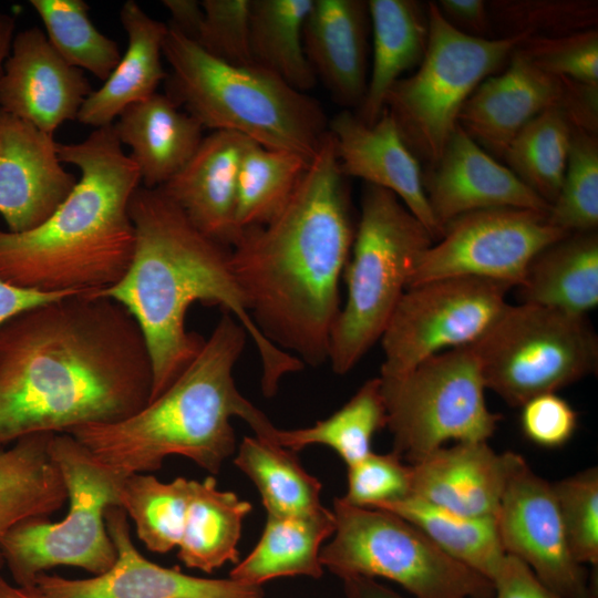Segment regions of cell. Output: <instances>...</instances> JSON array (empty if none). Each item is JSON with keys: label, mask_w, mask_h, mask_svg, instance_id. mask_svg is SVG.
<instances>
[{"label": "cell", "mask_w": 598, "mask_h": 598, "mask_svg": "<svg viewBox=\"0 0 598 598\" xmlns=\"http://www.w3.org/2000/svg\"><path fill=\"white\" fill-rule=\"evenodd\" d=\"M152 364L120 303L91 291L54 299L0 326V447L123 420L150 401Z\"/></svg>", "instance_id": "6da1fadb"}, {"label": "cell", "mask_w": 598, "mask_h": 598, "mask_svg": "<svg viewBox=\"0 0 598 598\" xmlns=\"http://www.w3.org/2000/svg\"><path fill=\"white\" fill-rule=\"evenodd\" d=\"M333 137L327 132L285 208L243 229L230 262L249 316L275 346L303 364L328 361L341 309L339 282L355 228Z\"/></svg>", "instance_id": "7a4b0ae2"}, {"label": "cell", "mask_w": 598, "mask_h": 598, "mask_svg": "<svg viewBox=\"0 0 598 598\" xmlns=\"http://www.w3.org/2000/svg\"><path fill=\"white\" fill-rule=\"evenodd\" d=\"M128 212L135 229L130 267L115 285L91 292L120 303L136 321L151 358L150 401L181 375L205 342L186 329V315L195 302L219 306L244 327L259 354L265 396L277 393L283 377L303 369L251 320L229 247L199 231L161 188L138 186Z\"/></svg>", "instance_id": "3957f363"}, {"label": "cell", "mask_w": 598, "mask_h": 598, "mask_svg": "<svg viewBox=\"0 0 598 598\" xmlns=\"http://www.w3.org/2000/svg\"><path fill=\"white\" fill-rule=\"evenodd\" d=\"M62 163L80 171L71 194L40 226L0 229V278L43 293L86 292L115 285L130 267L135 229L128 212L137 166L113 124L79 143H56Z\"/></svg>", "instance_id": "277c9868"}, {"label": "cell", "mask_w": 598, "mask_h": 598, "mask_svg": "<svg viewBox=\"0 0 598 598\" xmlns=\"http://www.w3.org/2000/svg\"><path fill=\"white\" fill-rule=\"evenodd\" d=\"M247 337L240 322L223 311L195 359L162 394L123 420L66 434L123 478L158 471L173 455L218 474L237 448L234 417L246 421L256 436L275 442L277 427L235 383L234 368Z\"/></svg>", "instance_id": "5b68a950"}, {"label": "cell", "mask_w": 598, "mask_h": 598, "mask_svg": "<svg viewBox=\"0 0 598 598\" xmlns=\"http://www.w3.org/2000/svg\"><path fill=\"white\" fill-rule=\"evenodd\" d=\"M163 55L171 66L166 95L203 127L236 132L308 161L317 153L328 121L313 97L256 64L221 62L169 25Z\"/></svg>", "instance_id": "8992f818"}, {"label": "cell", "mask_w": 598, "mask_h": 598, "mask_svg": "<svg viewBox=\"0 0 598 598\" xmlns=\"http://www.w3.org/2000/svg\"><path fill=\"white\" fill-rule=\"evenodd\" d=\"M433 243L425 226L392 192L364 185L342 277L347 300L329 343L328 361L334 373H348L381 339L421 255Z\"/></svg>", "instance_id": "52a82bcc"}, {"label": "cell", "mask_w": 598, "mask_h": 598, "mask_svg": "<svg viewBox=\"0 0 598 598\" xmlns=\"http://www.w3.org/2000/svg\"><path fill=\"white\" fill-rule=\"evenodd\" d=\"M49 446L65 486L68 513L58 522L25 519L11 528L0 546L14 584L24 588L33 587L41 574L54 567H75L95 576L116 559L105 515L118 507L124 478L71 434L52 435Z\"/></svg>", "instance_id": "ba28073f"}, {"label": "cell", "mask_w": 598, "mask_h": 598, "mask_svg": "<svg viewBox=\"0 0 598 598\" xmlns=\"http://www.w3.org/2000/svg\"><path fill=\"white\" fill-rule=\"evenodd\" d=\"M334 532L320 550L323 568L338 576L384 578L412 598H493V582L440 549L420 528L381 508L342 496L332 504Z\"/></svg>", "instance_id": "9c48e42d"}, {"label": "cell", "mask_w": 598, "mask_h": 598, "mask_svg": "<svg viewBox=\"0 0 598 598\" xmlns=\"http://www.w3.org/2000/svg\"><path fill=\"white\" fill-rule=\"evenodd\" d=\"M426 7L425 54L412 75L401 78L391 87L384 110L417 161L431 167L458 125L466 100L527 37H471L450 24L435 2Z\"/></svg>", "instance_id": "30bf717a"}, {"label": "cell", "mask_w": 598, "mask_h": 598, "mask_svg": "<svg viewBox=\"0 0 598 598\" xmlns=\"http://www.w3.org/2000/svg\"><path fill=\"white\" fill-rule=\"evenodd\" d=\"M470 346L485 388L515 408L556 393L598 364V338L586 316L527 302L507 303Z\"/></svg>", "instance_id": "8fae6325"}, {"label": "cell", "mask_w": 598, "mask_h": 598, "mask_svg": "<svg viewBox=\"0 0 598 598\" xmlns=\"http://www.w3.org/2000/svg\"><path fill=\"white\" fill-rule=\"evenodd\" d=\"M380 379L393 452L409 464L451 440L487 441L501 419L487 408L471 346L442 351L401 375Z\"/></svg>", "instance_id": "7c38bea8"}, {"label": "cell", "mask_w": 598, "mask_h": 598, "mask_svg": "<svg viewBox=\"0 0 598 598\" xmlns=\"http://www.w3.org/2000/svg\"><path fill=\"white\" fill-rule=\"evenodd\" d=\"M512 287L476 277H446L406 288L381 337L380 377L401 375L442 351L470 346L508 303Z\"/></svg>", "instance_id": "4fadbf2b"}, {"label": "cell", "mask_w": 598, "mask_h": 598, "mask_svg": "<svg viewBox=\"0 0 598 598\" xmlns=\"http://www.w3.org/2000/svg\"><path fill=\"white\" fill-rule=\"evenodd\" d=\"M568 233L548 213L495 207L448 221L420 257L409 286L446 277H476L518 287L532 260Z\"/></svg>", "instance_id": "5bb4252c"}, {"label": "cell", "mask_w": 598, "mask_h": 598, "mask_svg": "<svg viewBox=\"0 0 598 598\" xmlns=\"http://www.w3.org/2000/svg\"><path fill=\"white\" fill-rule=\"evenodd\" d=\"M505 554L526 564L563 598H597L586 567L571 555L553 484L516 454L495 515Z\"/></svg>", "instance_id": "9a60e30c"}, {"label": "cell", "mask_w": 598, "mask_h": 598, "mask_svg": "<svg viewBox=\"0 0 598 598\" xmlns=\"http://www.w3.org/2000/svg\"><path fill=\"white\" fill-rule=\"evenodd\" d=\"M116 559L103 574L82 579L41 574L32 588L42 598H265L262 586L184 574L148 560L135 546L120 507L105 515Z\"/></svg>", "instance_id": "2e32d148"}, {"label": "cell", "mask_w": 598, "mask_h": 598, "mask_svg": "<svg viewBox=\"0 0 598 598\" xmlns=\"http://www.w3.org/2000/svg\"><path fill=\"white\" fill-rule=\"evenodd\" d=\"M53 134L0 107V215L11 233L44 223L75 187Z\"/></svg>", "instance_id": "e0dca14e"}, {"label": "cell", "mask_w": 598, "mask_h": 598, "mask_svg": "<svg viewBox=\"0 0 598 598\" xmlns=\"http://www.w3.org/2000/svg\"><path fill=\"white\" fill-rule=\"evenodd\" d=\"M92 87L83 70L70 65L38 27L13 35L0 74V107L54 134L78 120Z\"/></svg>", "instance_id": "ac0fdd59"}, {"label": "cell", "mask_w": 598, "mask_h": 598, "mask_svg": "<svg viewBox=\"0 0 598 598\" xmlns=\"http://www.w3.org/2000/svg\"><path fill=\"white\" fill-rule=\"evenodd\" d=\"M423 186L440 227L475 210L495 207L548 213L550 205L457 125L437 162L423 174Z\"/></svg>", "instance_id": "d6986e66"}, {"label": "cell", "mask_w": 598, "mask_h": 598, "mask_svg": "<svg viewBox=\"0 0 598 598\" xmlns=\"http://www.w3.org/2000/svg\"><path fill=\"white\" fill-rule=\"evenodd\" d=\"M339 167L355 177L392 192L425 226L434 241L443 234L430 208L420 162L403 141L386 110L373 124L346 109L329 123Z\"/></svg>", "instance_id": "ffe728a7"}, {"label": "cell", "mask_w": 598, "mask_h": 598, "mask_svg": "<svg viewBox=\"0 0 598 598\" xmlns=\"http://www.w3.org/2000/svg\"><path fill=\"white\" fill-rule=\"evenodd\" d=\"M563 79L537 69L515 50L505 71L485 79L462 106L457 124L483 150L502 158L534 117L559 106Z\"/></svg>", "instance_id": "44dd1931"}, {"label": "cell", "mask_w": 598, "mask_h": 598, "mask_svg": "<svg viewBox=\"0 0 598 598\" xmlns=\"http://www.w3.org/2000/svg\"><path fill=\"white\" fill-rule=\"evenodd\" d=\"M516 453H496L487 441L439 447L412 467L411 496L475 517H495Z\"/></svg>", "instance_id": "7402d4cb"}, {"label": "cell", "mask_w": 598, "mask_h": 598, "mask_svg": "<svg viewBox=\"0 0 598 598\" xmlns=\"http://www.w3.org/2000/svg\"><path fill=\"white\" fill-rule=\"evenodd\" d=\"M247 140L236 132L213 131L187 164L158 187L199 231L229 248L239 235L237 177Z\"/></svg>", "instance_id": "603a6c76"}, {"label": "cell", "mask_w": 598, "mask_h": 598, "mask_svg": "<svg viewBox=\"0 0 598 598\" xmlns=\"http://www.w3.org/2000/svg\"><path fill=\"white\" fill-rule=\"evenodd\" d=\"M368 2L312 0L303 24L309 64L336 103L357 107L368 87Z\"/></svg>", "instance_id": "cb8c5ba5"}, {"label": "cell", "mask_w": 598, "mask_h": 598, "mask_svg": "<svg viewBox=\"0 0 598 598\" xmlns=\"http://www.w3.org/2000/svg\"><path fill=\"white\" fill-rule=\"evenodd\" d=\"M113 128L121 144L131 147L128 156L146 188L162 187L173 178L204 138L202 124L157 92L127 106Z\"/></svg>", "instance_id": "d4e9b609"}, {"label": "cell", "mask_w": 598, "mask_h": 598, "mask_svg": "<svg viewBox=\"0 0 598 598\" xmlns=\"http://www.w3.org/2000/svg\"><path fill=\"white\" fill-rule=\"evenodd\" d=\"M120 20L127 35V48L102 86L83 102L78 121L94 128L112 125L131 104L154 93L166 79L163 42L168 25L151 18L133 0L123 3Z\"/></svg>", "instance_id": "484cf974"}, {"label": "cell", "mask_w": 598, "mask_h": 598, "mask_svg": "<svg viewBox=\"0 0 598 598\" xmlns=\"http://www.w3.org/2000/svg\"><path fill=\"white\" fill-rule=\"evenodd\" d=\"M373 38L372 66L363 102L355 113L364 123H375L385 109V97L404 72L419 65L429 38L427 7L414 0H370Z\"/></svg>", "instance_id": "4316f807"}, {"label": "cell", "mask_w": 598, "mask_h": 598, "mask_svg": "<svg viewBox=\"0 0 598 598\" xmlns=\"http://www.w3.org/2000/svg\"><path fill=\"white\" fill-rule=\"evenodd\" d=\"M333 532L332 511L324 506L302 515H267L258 543L229 577L256 586L282 577L318 579L323 575L320 550Z\"/></svg>", "instance_id": "83f0119b"}, {"label": "cell", "mask_w": 598, "mask_h": 598, "mask_svg": "<svg viewBox=\"0 0 598 598\" xmlns=\"http://www.w3.org/2000/svg\"><path fill=\"white\" fill-rule=\"evenodd\" d=\"M518 288L522 302L586 316L598 305L597 231L568 234L547 246Z\"/></svg>", "instance_id": "f1b7e54d"}, {"label": "cell", "mask_w": 598, "mask_h": 598, "mask_svg": "<svg viewBox=\"0 0 598 598\" xmlns=\"http://www.w3.org/2000/svg\"><path fill=\"white\" fill-rule=\"evenodd\" d=\"M52 435L33 434L0 447V546L17 524L49 518L66 503L65 486L50 453Z\"/></svg>", "instance_id": "f546056e"}, {"label": "cell", "mask_w": 598, "mask_h": 598, "mask_svg": "<svg viewBox=\"0 0 598 598\" xmlns=\"http://www.w3.org/2000/svg\"><path fill=\"white\" fill-rule=\"evenodd\" d=\"M251 508L234 492L219 489L212 475L202 482L192 480L178 559L206 574L226 563L237 564L243 522Z\"/></svg>", "instance_id": "4dcf8cb0"}, {"label": "cell", "mask_w": 598, "mask_h": 598, "mask_svg": "<svg viewBox=\"0 0 598 598\" xmlns=\"http://www.w3.org/2000/svg\"><path fill=\"white\" fill-rule=\"evenodd\" d=\"M312 0H250L249 44L252 64L306 92L317 76L303 49V24Z\"/></svg>", "instance_id": "1f68e13d"}, {"label": "cell", "mask_w": 598, "mask_h": 598, "mask_svg": "<svg viewBox=\"0 0 598 598\" xmlns=\"http://www.w3.org/2000/svg\"><path fill=\"white\" fill-rule=\"evenodd\" d=\"M381 509L402 516L446 555L491 581L505 558L494 517L461 515L414 496Z\"/></svg>", "instance_id": "d6a6232c"}, {"label": "cell", "mask_w": 598, "mask_h": 598, "mask_svg": "<svg viewBox=\"0 0 598 598\" xmlns=\"http://www.w3.org/2000/svg\"><path fill=\"white\" fill-rule=\"evenodd\" d=\"M234 464L257 487L267 515H302L322 506V485L303 468L296 452L256 435L244 436Z\"/></svg>", "instance_id": "836d02e7"}, {"label": "cell", "mask_w": 598, "mask_h": 598, "mask_svg": "<svg viewBox=\"0 0 598 598\" xmlns=\"http://www.w3.org/2000/svg\"><path fill=\"white\" fill-rule=\"evenodd\" d=\"M386 410L380 377L365 381L339 410L315 424L275 432V442L292 452L323 445L333 450L347 466L372 451L374 434L385 427Z\"/></svg>", "instance_id": "e575fe53"}, {"label": "cell", "mask_w": 598, "mask_h": 598, "mask_svg": "<svg viewBox=\"0 0 598 598\" xmlns=\"http://www.w3.org/2000/svg\"><path fill=\"white\" fill-rule=\"evenodd\" d=\"M309 162L247 140L239 163L236 226L239 233L274 219L288 204Z\"/></svg>", "instance_id": "d590c367"}, {"label": "cell", "mask_w": 598, "mask_h": 598, "mask_svg": "<svg viewBox=\"0 0 598 598\" xmlns=\"http://www.w3.org/2000/svg\"><path fill=\"white\" fill-rule=\"evenodd\" d=\"M571 128L560 107L547 109L518 132L503 156L507 167L549 205L563 184Z\"/></svg>", "instance_id": "8d00e7d4"}, {"label": "cell", "mask_w": 598, "mask_h": 598, "mask_svg": "<svg viewBox=\"0 0 598 598\" xmlns=\"http://www.w3.org/2000/svg\"><path fill=\"white\" fill-rule=\"evenodd\" d=\"M192 480L162 482L152 474L125 477L120 505L135 526L136 536L153 553H168L182 539Z\"/></svg>", "instance_id": "74e56055"}, {"label": "cell", "mask_w": 598, "mask_h": 598, "mask_svg": "<svg viewBox=\"0 0 598 598\" xmlns=\"http://www.w3.org/2000/svg\"><path fill=\"white\" fill-rule=\"evenodd\" d=\"M55 51L72 66L105 81L122 55L116 42L100 32L83 0H30Z\"/></svg>", "instance_id": "f35d334b"}, {"label": "cell", "mask_w": 598, "mask_h": 598, "mask_svg": "<svg viewBox=\"0 0 598 598\" xmlns=\"http://www.w3.org/2000/svg\"><path fill=\"white\" fill-rule=\"evenodd\" d=\"M548 219L568 233L595 231L598 226V138L571 128L567 166Z\"/></svg>", "instance_id": "ab89813d"}, {"label": "cell", "mask_w": 598, "mask_h": 598, "mask_svg": "<svg viewBox=\"0 0 598 598\" xmlns=\"http://www.w3.org/2000/svg\"><path fill=\"white\" fill-rule=\"evenodd\" d=\"M487 6L499 38L559 37L597 29L594 0H496Z\"/></svg>", "instance_id": "60d3db41"}, {"label": "cell", "mask_w": 598, "mask_h": 598, "mask_svg": "<svg viewBox=\"0 0 598 598\" xmlns=\"http://www.w3.org/2000/svg\"><path fill=\"white\" fill-rule=\"evenodd\" d=\"M553 484L566 540L581 565H598V468L589 467Z\"/></svg>", "instance_id": "b9f144b4"}, {"label": "cell", "mask_w": 598, "mask_h": 598, "mask_svg": "<svg viewBox=\"0 0 598 598\" xmlns=\"http://www.w3.org/2000/svg\"><path fill=\"white\" fill-rule=\"evenodd\" d=\"M515 51L550 75L598 83L597 29L559 37H527Z\"/></svg>", "instance_id": "7bdbcfd3"}, {"label": "cell", "mask_w": 598, "mask_h": 598, "mask_svg": "<svg viewBox=\"0 0 598 598\" xmlns=\"http://www.w3.org/2000/svg\"><path fill=\"white\" fill-rule=\"evenodd\" d=\"M348 467V503L367 508H382L412 493V467L395 452H371Z\"/></svg>", "instance_id": "ee69618b"}, {"label": "cell", "mask_w": 598, "mask_h": 598, "mask_svg": "<svg viewBox=\"0 0 598 598\" xmlns=\"http://www.w3.org/2000/svg\"><path fill=\"white\" fill-rule=\"evenodd\" d=\"M203 20L194 42L233 65L252 64L249 44L250 0H203Z\"/></svg>", "instance_id": "f6af8a7d"}, {"label": "cell", "mask_w": 598, "mask_h": 598, "mask_svg": "<svg viewBox=\"0 0 598 598\" xmlns=\"http://www.w3.org/2000/svg\"><path fill=\"white\" fill-rule=\"evenodd\" d=\"M577 412L557 393L535 396L522 406L520 425L525 436L543 447H558L574 435Z\"/></svg>", "instance_id": "bcb514c9"}, {"label": "cell", "mask_w": 598, "mask_h": 598, "mask_svg": "<svg viewBox=\"0 0 598 598\" xmlns=\"http://www.w3.org/2000/svg\"><path fill=\"white\" fill-rule=\"evenodd\" d=\"M492 582L493 598H563L546 587L526 564L507 554Z\"/></svg>", "instance_id": "7dc6e473"}, {"label": "cell", "mask_w": 598, "mask_h": 598, "mask_svg": "<svg viewBox=\"0 0 598 598\" xmlns=\"http://www.w3.org/2000/svg\"><path fill=\"white\" fill-rule=\"evenodd\" d=\"M563 79V95L558 107L571 126L597 135L598 132V83H586Z\"/></svg>", "instance_id": "c3c4849f"}, {"label": "cell", "mask_w": 598, "mask_h": 598, "mask_svg": "<svg viewBox=\"0 0 598 598\" xmlns=\"http://www.w3.org/2000/svg\"><path fill=\"white\" fill-rule=\"evenodd\" d=\"M435 4L444 19L458 31L475 38L495 39L486 1L440 0Z\"/></svg>", "instance_id": "681fc988"}, {"label": "cell", "mask_w": 598, "mask_h": 598, "mask_svg": "<svg viewBox=\"0 0 598 598\" xmlns=\"http://www.w3.org/2000/svg\"><path fill=\"white\" fill-rule=\"evenodd\" d=\"M78 292L43 293L12 286L0 278V326L21 311Z\"/></svg>", "instance_id": "f907efd6"}, {"label": "cell", "mask_w": 598, "mask_h": 598, "mask_svg": "<svg viewBox=\"0 0 598 598\" xmlns=\"http://www.w3.org/2000/svg\"><path fill=\"white\" fill-rule=\"evenodd\" d=\"M162 3L171 14L167 24L194 41L204 16L200 2L196 0H163Z\"/></svg>", "instance_id": "816d5d0a"}, {"label": "cell", "mask_w": 598, "mask_h": 598, "mask_svg": "<svg viewBox=\"0 0 598 598\" xmlns=\"http://www.w3.org/2000/svg\"><path fill=\"white\" fill-rule=\"evenodd\" d=\"M341 580L346 598H408L373 578L358 576Z\"/></svg>", "instance_id": "f5cc1de1"}, {"label": "cell", "mask_w": 598, "mask_h": 598, "mask_svg": "<svg viewBox=\"0 0 598 598\" xmlns=\"http://www.w3.org/2000/svg\"><path fill=\"white\" fill-rule=\"evenodd\" d=\"M14 28V18L6 12H0V74L2 72L3 62L10 52Z\"/></svg>", "instance_id": "db71d44e"}, {"label": "cell", "mask_w": 598, "mask_h": 598, "mask_svg": "<svg viewBox=\"0 0 598 598\" xmlns=\"http://www.w3.org/2000/svg\"><path fill=\"white\" fill-rule=\"evenodd\" d=\"M0 598H42L34 588H24L10 584L0 576Z\"/></svg>", "instance_id": "11a10c76"}]
</instances>
